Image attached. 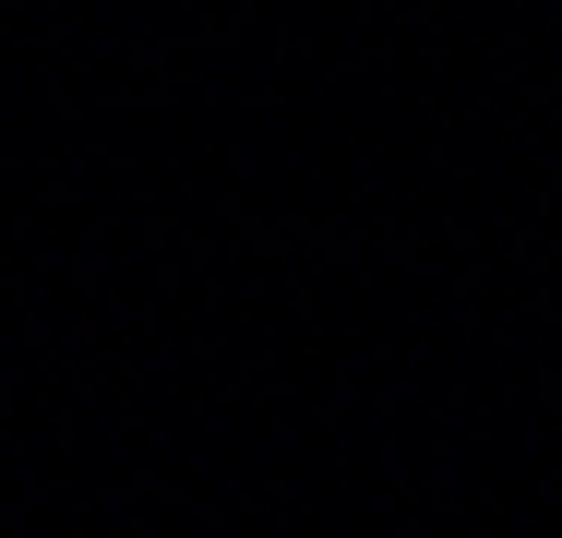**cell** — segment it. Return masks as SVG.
Returning a JSON list of instances; mask_svg holds the SVG:
<instances>
[]
</instances>
